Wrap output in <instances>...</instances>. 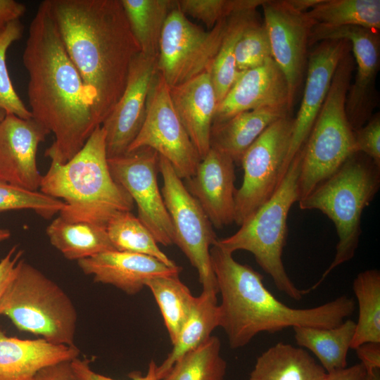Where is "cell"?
Instances as JSON below:
<instances>
[{
  "label": "cell",
  "mask_w": 380,
  "mask_h": 380,
  "mask_svg": "<svg viewBox=\"0 0 380 380\" xmlns=\"http://www.w3.org/2000/svg\"><path fill=\"white\" fill-rule=\"evenodd\" d=\"M173 107L201 159L210 148V135L217 107L210 72L169 87Z\"/></svg>",
  "instance_id": "22"
},
{
  "label": "cell",
  "mask_w": 380,
  "mask_h": 380,
  "mask_svg": "<svg viewBox=\"0 0 380 380\" xmlns=\"http://www.w3.org/2000/svg\"><path fill=\"white\" fill-rule=\"evenodd\" d=\"M380 188V167L362 153L352 154L331 177L300 200L302 210H317L334 224L338 243L334 259L319 281L303 290L308 293L319 286L336 267L355 255L361 236L364 209Z\"/></svg>",
  "instance_id": "5"
},
{
  "label": "cell",
  "mask_w": 380,
  "mask_h": 380,
  "mask_svg": "<svg viewBox=\"0 0 380 380\" xmlns=\"http://www.w3.org/2000/svg\"><path fill=\"white\" fill-rule=\"evenodd\" d=\"M286 108H260L244 111L212 126L210 147L231 157L235 163L254 141L276 120L289 115Z\"/></svg>",
  "instance_id": "24"
},
{
  "label": "cell",
  "mask_w": 380,
  "mask_h": 380,
  "mask_svg": "<svg viewBox=\"0 0 380 380\" xmlns=\"http://www.w3.org/2000/svg\"><path fill=\"white\" fill-rule=\"evenodd\" d=\"M350 51L348 41L328 39L317 43L308 53L304 94L297 115L293 118L291 142L282 168V179L290 163L308 139L327 95L336 67Z\"/></svg>",
  "instance_id": "16"
},
{
  "label": "cell",
  "mask_w": 380,
  "mask_h": 380,
  "mask_svg": "<svg viewBox=\"0 0 380 380\" xmlns=\"http://www.w3.org/2000/svg\"><path fill=\"white\" fill-rule=\"evenodd\" d=\"M265 0H179L177 6L185 15L198 19L212 29L232 15L257 9Z\"/></svg>",
  "instance_id": "38"
},
{
  "label": "cell",
  "mask_w": 380,
  "mask_h": 380,
  "mask_svg": "<svg viewBox=\"0 0 380 380\" xmlns=\"http://www.w3.org/2000/svg\"><path fill=\"white\" fill-rule=\"evenodd\" d=\"M328 39H346L356 61V73L346 100V113L353 131L362 127L377 106L376 79L380 63L379 31L359 26L338 27L314 25L308 45Z\"/></svg>",
  "instance_id": "14"
},
{
  "label": "cell",
  "mask_w": 380,
  "mask_h": 380,
  "mask_svg": "<svg viewBox=\"0 0 380 380\" xmlns=\"http://www.w3.org/2000/svg\"><path fill=\"white\" fill-rule=\"evenodd\" d=\"M355 350L367 369H380V343H364Z\"/></svg>",
  "instance_id": "45"
},
{
  "label": "cell",
  "mask_w": 380,
  "mask_h": 380,
  "mask_svg": "<svg viewBox=\"0 0 380 380\" xmlns=\"http://www.w3.org/2000/svg\"><path fill=\"white\" fill-rule=\"evenodd\" d=\"M142 54L158 58L165 22L176 6L172 0H120Z\"/></svg>",
  "instance_id": "29"
},
{
  "label": "cell",
  "mask_w": 380,
  "mask_h": 380,
  "mask_svg": "<svg viewBox=\"0 0 380 380\" xmlns=\"http://www.w3.org/2000/svg\"><path fill=\"white\" fill-rule=\"evenodd\" d=\"M114 179L128 193L138 211L139 220L158 243H174V231L158 184L159 154L142 147L108 158Z\"/></svg>",
  "instance_id": "13"
},
{
  "label": "cell",
  "mask_w": 380,
  "mask_h": 380,
  "mask_svg": "<svg viewBox=\"0 0 380 380\" xmlns=\"http://www.w3.org/2000/svg\"><path fill=\"white\" fill-rule=\"evenodd\" d=\"M50 133L32 118L6 114L0 124V180L37 191L42 176L37 168V153Z\"/></svg>",
  "instance_id": "18"
},
{
  "label": "cell",
  "mask_w": 380,
  "mask_h": 380,
  "mask_svg": "<svg viewBox=\"0 0 380 380\" xmlns=\"http://www.w3.org/2000/svg\"><path fill=\"white\" fill-rule=\"evenodd\" d=\"M258 20L256 9L229 16L226 31L210 71L217 106L230 89L239 73L235 65V47L244 30Z\"/></svg>",
  "instance_id": "32"
},
{
  "label": "cell",
  "mask_w": 380,
  "mask_h": 380,
  "mask_svg": "<svg viewBox=\"0 0 380 380\" xmlns=\"http://www.w3.org/2000/svg\"><path fill=\"white\" fill-rule=\"evenodd\" d=\"M293 118H281L270 125L243 153V179L235 194L234 222L241 226L274 194L282 179Z\"/></svg>",
  "instance_id": "11"
},
{
  "label": "cell",
  "mask_w": 380,
  "mask_h": 380,
  "mask_svg": "<svg viewBox=\"0 0 380 380\" xmlns=\"http://www.w3.org/2000/svg\"><path fill=\"white\" fill-rule=\"evenodd\" d=\"M146 110L143 125L127 151L149 147L166 158L182 179L193 176L201 158L173 107L169 87L158 70L148 91Z\"/></svg>",
  "instance_id": "12"
},
{
  "label": "cell",
  "mask_w": 380,
  "mask_h": 380,
  "mask_svg": "<svg viewBox=\"0 0 380 380\" xmlns=\"http://www.w3.org/2000/svg\"><path fill=\"white\" fill-rule=\"evenodd\" d=\"M358 304V319L350 348L367 343H380V272L370 269L359 273L353 283Z\"/></svg>",
  "instance_id": "31"
},
{
  "label": "cell",
  "mask_w": 380,
  "mask_h": 380,
  "mask_svg": "<svg viewBox=\"0 0 380 380\" xmlns=\"http://www.w3.org/2000/svg\"><path fill=\"white\" fill-rule=\"evenodd\" d=\"M157 59L139 53L130 64L125 89L101 124L106 132L108 158L125 153L143 125Z\"/></svg>",
  "instance_id": "17"
},
{
  "label": "cell",
  "mask_w": 380,
  "mask_h": 380,
  "mask_svg": "<svg viewBox=\"0 0 380 380\" xmlns=\"http://www.w3.org/2000/svg\"><path fill=\"white\" fill-rule=\"evenodd\" d=\"M52 15L101 125L140 53L120 0H49Z\"/></svg>",
  "instance_id": "2"
},
{
  "label": "cell",
  "mask_w": 380,
  "mask_h": 380,
  "mask_svg": "<svg viewBox=\"0 0 380 380\" xmlns=\"http://www.w3.org/2000/svg\"><path fill=\"white\" fill-rule=\"evenodd\" d=\"M23 251L13 246L0 261V298L13 277Z\"/></svg>",
  "instance_id": "42"
},
{
  "label": "cell",
  "mask_w": 380,
  "mask_h": 380,
  "mask_svg": "<svg viewBox=\"0 0 380 380\" xmlns=\"http://www.w3.org/2000/svg\"><path fill=\"white\" fill-rule=\"evenodd\" d=\"M23 61L29 75L27 95L32 118L55 136L45 156L51 163L63 164L84 146L99 125L49 0L40 3L30 23Z\"/></svg>",
  "instance_id": "1"
},
{
  "label": "cell",
  "mask_w": 380,
  "mask_h": 380,
  "mask_svg": "<svg viewBox=\"0 0 380 380\" xmlns=\"http://www.w3.org/2000/svg\"><path fill=\"white\" fill-rule=\"evenodd\" d=\"M106 229L116 251L144 254L168 266L177 265L160 249L150 231L131 211L114 215L107 223Z\"/></svg>",
  "instance_id": "35"
},
{
  "label": "cell",
  "mask_w": 380,
  "mask_h": 380,
  "mask_svg": "<svg viewBox=\"0 0 380 380\" xmlns=\"http://www.w3.org/2000/svg\"><path fill=\"white\" fill-rule=\"evenodd\" d=\"M326 376L303 348L279 342L257 358L249 380H324Z\"/></svg>",
  "instance_id": "25"
},
{
  "label": "cell",
  "mask_w": 380,
  "mask_h": 380,
  "mask_svg": "<svg viewBox=\"0 0 380 380\" xmlns=\"http://www.w3.org/2000/svg\"><path fill=\"white\" fill-rule=\"evenodd\" d=\"M322 0H284L285 4L290 8L299 13H306Z\"/></svg>",
  "instance_id": "47"
},
{
  "label": "cell",
  "mask_w": 380,
  "mask_h": 380,
  "mask_svg": "<svg viewBox=\"0 0 380 380\" xmlns=\"http://www.w3.org/2000/svg\"><path fill=\"white\" fill-rule=\"evenodd\" d=\"M227 20L219 21L205 31L190 21L177 4L165 22L157 59V70L169 87L210 72Z\"/></svg>",
  "instance_id": "10"
},
{
  "label": "cell",
  "mask_w": 380,
  "mask_h": 380,
  "mask_svg": "<svg viewBox=\"0 0 380 380\" xmlns=\"http://www.w3.org/2000/svg\"><path fill=\"white\" fill-rule=\"evenodd\" d=\"M324 380H367V369L360 362L327 373Z\"/></svg>",
  "instance_id": "46"
},
{
  "label": "cell",
  "mask_w": 380,
  "mask_h": 380,
  "mask_svg": "<svg viewBox=\"0 0 380 380\" xmlns=\"http://www.w3.org/2000/svg\"><path fill=\"white\" fill-rule=\"evenodd\" d=\"M0 315L9 318L20 331L53 344L75 346L77 312L72 300L23 258L0 298Z\"/></svg>",
  "instance_id": "7"
},
{
  "label": "cell",
  "mask_w": 380,
  "mask_h": 380,
  "mask_svg": "<svg viewBox=\"0 0 380 380\" xmlns=\"http://www.w3.org/2000/svg\"><path fill=\"white\" fill-rule=\"evenodd\" d=\"M235 65L239 73L260 67L272 58L266 27L259 19L243 32L235 47Z\"/></svg>",
  "instance_id": "37"
},
{
  "label": "cell",
  "mask_w": 380,
  "mask_h": 380,
  "mask_svg": "<svg viewBox=\"0 0 380 380\" xmlns=\"http://www.w3.org/2000/svg\"><path fill=\"white\" fill-rule=\"evenodd\" d=\"M220 351V338L211 335L180 357L161 380H224L227 362Z\"/></svg>",
  "instance_id": "34"
},
{
  "label": "cell",
  "mask_w": 380,
  "mask_h": 380,
  "mask_svg": "<svg viewBox=\"0 0 380 380\" xmlns=\"http://www.w3.org/2000/svg\"><path fill=\"white\" fill-rule=\"evenodd\" d=\"M158 167L163 182L161 193L173 227L174 243L197 270L203 291L218 293L210 253L218 239L213 226L170 163L161 156Z\"/></svg>",
  "instance_id": "9"
},
{
  "label": "cell",
  "mask_w": 380,
  "mask_h": 380,
  "mask_svg": "<svg viewBox=\"0 0 380 380\" xmlns=\"http://www.w3.org/2000/svg\"><path fill=\"white\" fill-rule=\"evenodd\" d=\"M217 294L202 291L199 296L195 297L191 312L172 344L171 352L159 366H156V374L159 380L180 357L200 345L211 336L216 327H220Z\"/></svg>",
  "instance_id": "27"
},
{
  "label": "cell",
  "mask_w": 380,
  "mask_h": 380,
  "mask_svg": "<svg viewBox=\"0 0 380 380\" xmlns=\"http://www.w3.org/2000/svg\"><path fill=\"white\" fill-rule=\"evenodd\" d=\"M76 346L45 339H21L0 331V380H34L42 369L78 357Z\"/></svg>",
  "instance_id": "23"
},
{
  "label": "cell",
  "mask_w": 380,
  "mask_h": 380,
  "mask_svg": "<svg viewBox=\"0 0 380 380\" xmlns=\"http://www.w3.org/2000/svg\"><path fill=\"white\" fill-rule=\"evenodd\" d=\"M261 7L272 58L287 82L291 113L307 66L309 37L314 23L306 13L293 11L284 0H265Z\"/></svg>",
  "instance_id": "15"
},
{
  "label": "cell",
  "mask_w": 380,
  "mask_h": 380,
  "mask_svg": "<svg viewBox=\"0 0 380 380\" xmlns=\"http://www.w3.org/2000/svg\"><path fill=\"white\" fill-rule=\"evenodd\" d=\"M51 245L68 260H80L116 251L105 227L84 222H68L60 216L46 227Z\"/></svg>",
  "instance_id": "26"
},
{
  "label": "cell",
  "mask_w": 380,
  "mask_h": 380,
  "mask_svg": "<svg viewBox=\"0 0 380 380\" xmlns=\"http://www.w3.org/2000/svg\"><path fill=\"white\" fill-rule=\"evenodd\" d=\"M288 103L286 80L274 59L270 58L262 65L239 75L217 106L213 125L260 108H286L289 110Z\"/></svg>",
  "instance_id": "20"
},
{
  "label": "cell",
  "mask_w": 380,
  "mask_h": 380,
  "mask_svg": "<svg viewBox=\"0 0 380 380\" xmlns=\"http://www.w3.org/2000/svg\"><path fill=\"white\" fill-rule=\"evenodd\" d=\"M217 280L220 327L232 349L242 348L258 334L276 333L289 327L331 328L355 311L346 296L311 308H293L279 300L264 285L262 276L216 243L210 250Z\"/></svg>",
  "instance_id": "3"
},
{
  "label": "cell",
  "mask_w": 380,
  "mask_h": 380,
  "mask_svg": "<svg viewBox=\"0 0 380 380\" xmlns=\"http://www.w3.org/2000/svg\"><path fill=\"white\" fill-rule=\"evenodd\" d=\"M64 207V203L41 191H29L0 180V212L30 209L50 218Z\"/></svg>",
  "instance_id": "39"
},
{
  "label": "cell",
  "mask_w": 380,
  "mask_h": 380,
  "mask_svg": "<svg viewBox=\"0 0 380 380\" xmlns=\"http://www.w3.org/2000/svg\"><path fill=\"white\" fill-rule=\"evenodd\" d=\"M25 11V6L20 2L0 0V32L11 23L20 20Z\"/></svg>",
  "instance_id": "44"
},
{
  "label": "cell",
  "mask_w": 380,
  "mask_h": 380,
  "mask_svg": "<svg viewBox=\"0 0 380 380\" xmlns=\"http://www.w3.org/2000/svg\"><path fill=\"white\" fill-rule=\"evenodd\" d=\"M34 380H75L70 361L58 362L42 369Z\"/></svg>",
  "instance_id": "43"
},
{
  "label": "cell",
  "mask_w": 380,
  "mask_h": 380,
  "mask_svg": "<svg viewBox=\"0 0 380 380\" xmlns=\"http://www.w3.org/2000/svg\"><path fill=\"white\" fill-rule=\"evenodd\" d=\"M23 34V25L20 20L11 23L0 32V109L7 114L30 119L32 118V114L14 89L6 61L8 49Z\"/></svg>",
  "instance_id": "36"
},
{
  "label": "cell",
  "mask_w": 380,
  "mask_h": 380,
  "mask_svg": "<svg viewBox=\"0 0 380 380\" xmlns=\"http://www.w3.org/2000/svg\"><path fill=\"white\" fill-rule=\"evenodd\" d=\"M355 153H362L380 167V114L372 115L360 128L353 131Z\"/></svg>",
  "instance_id": "40"
},
{
  "label": "cell",
  "mask_w": 380,
  "mask_h": 380,
  "mask_svg": "<svg viewBox=\"0 0 380 380\" xmlns=\"http://www.w3.org/2000/svg\"><path fill=\"white\" fill-rule=\"evenodd\" d=\"M11 236V232L8 229L0 228V241L8 239Z\"/></svg>",
  "instance_id": "49"
},
{
  "label": "cell",
  "mask_w": 380,
  "mask_h": 380,
  "mask_svg": "<svg viewBox=\"0 0 380 380\" xmlns=\"http://www.w3.org/2000/svg\"><path fill=\"white\" fill-rule=\"evenodd\" d=\"M145 286L151 291L174 344L191 312L195 297L179 276L153 278Z\"/></svg>",
  "instance_id": "33"
},
{
  "label": "cell",
  "mask_w": 380,
  "mask_h": 380,
  "mask_svg": "<svg viewBox=\"0 0 380 380\" xmlns=\"http://www.w3.org/2000/svg\"><path fill=\"white\" fill-rule=\"evenodd\" d=\"M297 344L310 350L327 373L347 367V354L355 331V322L349 319L331 328L295 327Z\"/></svg>",
  "instance_id": "28"
},
{
  "label": "cell",
  "mask_w": 380,
  "mask_h": 380,
  "mask_svg": "<svg viewBox=\"0 0 380 380\" xmlns=\"http://www.w3.org/2000/svg\"><path fill=\"white\" fill-rule=\"evenodd\" d=\"M6 114L7 113H6V111H4L2 109H0V124L3 121L4 118L6 117Z\"/></svg>",
  "instance_id": "50"
},
{
  "label": "cell",
  "mask_w": 380,
  "mask_h": 380,
  "mask_svg": "<svg viewBox=\"0 0 380 380\" xmlns=\"http://www.w3.org/2000/svg\"><path fill=\"white\" fill-rule=\"evenodd\" d=\"M367 380H380V369H367Z\"/></svg>",
  "instance_id": "48"
},
{
  "label": "cell",
  "mask_w": 380,
  "mask_h": 380,
  "mask_svg": "<svg viewBox=\"0 0 380 380\" xmlns=\"http://www.w3.org/2000/svg\"><path fill=\"white\" fill-rule=\"evenodd\" d=\"M42 193L61 199L59 216L68 222L106 226L116 214L132 211L134 201L114 179L108 165L106 132L97 126L84 146L63 164L51 163Z\"/></svg>",
  "instance_id": "4"
},
{
  "label": "cell",
  "mask_w": 380,
  "mask_h": 380,
  "mask_svg": "<svg viewBox=\"0 0 380 380\" xmlns=\"http://www.w3.org/2000/svg\"><path fill=\"white\" fill-rule=\"evenodd\" d=\"M302 151L290 163L272 196L246 220L236 233L216 242L232 254L239 250L252 253L278 290L295 300H301L304 294L286 272L282 254L288 234V215L299 200L298 179Z\"/></svg>",
  "instance_id": "6"
},
{
  "label": "cell",
  "mask_w": 380,
  "mask_h": 380,
  "mask_svg": "<svg viewBox=\"0 0 380 380\" xmlns=\"http://www.w3.org/2000/svg\"><path fill=\"white\" fill-rule=\"evenodd\" d=\"M89 362L88 359L79 357L70 361L75 380H118L95 372L91 369ZM156 366L154 361H151L145 376L139 372H133L129 374L130 380H159L156 374Z\"/></svg>",
  "instance_id": "41"
},
{
  "label": "cell",
  "mask_w": 380,
  "mask_h": 380,
  "mask_svg": "<svg viewBox=\"0 0 380 380\" xmlns=\"http://www.w3.org/2000/svg\"><path fill=\"white\" fill-rule=\"evenodd\" d=\"M354 65L350 51L340 61L324 102L301 150L298 201L335 173L355 153L353 130L346 113V96Z\"/></svg>",
  "instance_id": "8"
},
{
  "label": "cell",
  "mask_w": 380,
  "mask_h": 380,
  "mask_svg": "<svg viewBox=\"0 0 380 380\" xmlns=\"http://www.w3.org/2000/svg\"><path fill=\"white\" fill-rule=\"evenodd\" d=\"M234 164L227 154L210 147L195 174L185 179L187 190L217 229L234 222Z\"/></svg>",
  "instance_id": "19"
},
{
  "label": "cell",
  "mask_w": 380,
  "mask_h": 380,
  "mask_svg": "<svg viewBox=\"0 0 380 380\" xmlns=\"http://www.w3.org/2000/svg\"><path fill=\"white\" fill-rule=\"evenodd\" d=\"M77 264L95 282L112 285L129 295L140 292L151 279L177 277L182 270L149 255L118 251L101 253L80 260Z\"/></svg>",
  "instance_id": "21"
},
{
  "label": "cell",
  "mask_w": 380,
  "mask_h": 380,
  "mask_svg": "<svg viewBox=\"0 0 380 380\" xmlns=\"http://www.w3.org/2000/svg\"><path fill=\"white\" fill-rule=\"evenodd\" d=\"M306 15L314 25L380 30L379 0H322Z\"/></svg>",
  "instance_id": "30"
}]
</instances>
